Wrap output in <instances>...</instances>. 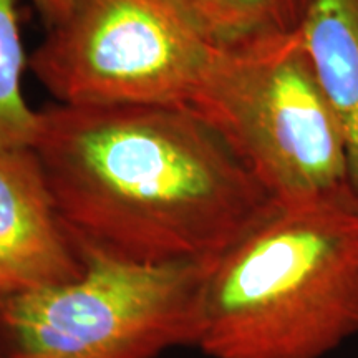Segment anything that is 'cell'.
I'll list each match as a JSON object with an SVG mask.
<instances>
[{"label": "cell", "instance_id": "obj_1", "mask_svg": "<svg viewBox=\"0 0 358 358\" xmlns=\"http://www.w3.org/2000/svg\"><path fill=\"white\" fill-rule=\"evenodd\" d=\"M34 151L82 256L206 266L277 206L189 105L58 103Z\"/></svg>", "mask_w": 358, "mask_h": 358}, {"label": "cell", "instance_id": "obj_2", "mask_svg": "<svg viewBox=\"0 0 358 358\" xmlns=\"http://www.w3.org/2000/svg\"><path fill=\"white\" fill-rule=\"evenodd\" d=\"M358 335V204L279 206L199 284L209 358H324Z\"/></svg>", "mask_w": 358, "mask_h": 358}, {"label": "cell", "instance_id": "obj_3", "mask_svg": "<svg viewBox=\"0 0 358 358\" xmlns=\"http://www.w3.org/2000/svg\"><path fill=\"white\" fill-rule=\"evenodd\" d=\"M189 106L275 204L357 203L342 129L299 34L216 47Z\"/></svg>", "mask_w": 358, "mask_h": 358}, {"label": "cell", "instance_id": "obj_4", "mask_svg": "<svg viewBox=\"0 0 358 358\" xmlns=\"http://www.w3.org/2000/svg\"><path fill=\"white\" fill-rule=\"evenodd\" d=\"M83 259L80 279L0 301L3 358H158L196 347L204 266Z\"/></svg>", "mask_w": 358, "mask_h": 358}, {"label": "cell", "instance_id": "obj_5", "mask_svg": "<svg viewBox=\"0 0 358 358\" xmlns=\"http://www.w3.org/2000/svg\"><path fill=\"white\" fill-rule=\"evenodd\" d=\"M214 50L168 0H73L29 66L60 105H191Z\"/></svg>", "mask_w": 358, "mask_h": 358}, {"label": "cell", "instance_id": "obj_6", "mask_svg": "<svg viewBox=\"0 0 358 358\" xmlns=\"http://www.w3.org/2000/svg\"><path fill=\"white\" fill-rule=\"evenodd\" d=\"M85 268L34 148H0V301L73 282Z\"/></svg>", "mask_w": 358, "mask_h": 358}, {"label": "cell", "instance_id": "obj_7", "mask_svg": "<svg viewBox=\"0 0 358 358\" xmlns=\"http://www.w3.org/2000/svg\"><path fill=\"white\" fill-rule=\"evenodd\" d=\"M297 34L342 129L358 203V0H310Z\"/></svg>", "mask_w": 358, "mask_h": 358}, {"label": "cell", "instance_id": "obj_8", "mask_svg": "<svg viewBox=\"0 0 358 358\" xmlns=\"http://www.w3.org/2000/svg\"><path fill=\"white\" fill-rule=\"evenodd\" d=\"M217 48L248 47L297 34L310 0H168Z\"/></svg>", "mask_w": 358, "mask_h": 358}, {"label": "cell", "instance_id": "obj_9", "mask_svg": "<svg viewBox=\"0 0 358 358\" xmlns=\"http://www.w3.org/2000/svg\"><path fill=\"white\" fill-rule=\"evenodd\" d=\"M15 0H0V148H34L40 111L27 103L22 92L25 65Z\"/></svg>", "mask_w": 358, "mask_h": 358}, {"label": "cell", "instance_id": "obj_10", "mask_svg": "<svg viewBox=\"0 0 358 358\" xmlns=\"http://www.w3.org/2000/svg\"><path fill=\"white\" fill-rule=\"evenodd\" d=\"M29 2L37 10L43 24L50 29V27L57 25L58 22L64 20L73 0H29Z\"/></svg>", "mask_w": 358, "mask_h": 358}, {"label": "cell", "instance_id": "obj_11", "mask_svg": "<svg viewBox=\"0 0 358 358\" xmlns=\"http://www.w3.org/2000/svg\"><path fill=\"white\" fill-rule=\"evenodd\" d=\"M0 358H3V357H2V353H0Z\"/></svg>", "mask_w": 358, "mask_h": 358}]
</instances>
